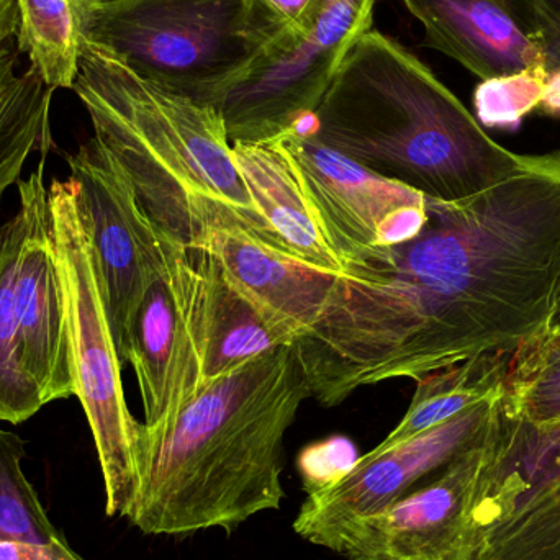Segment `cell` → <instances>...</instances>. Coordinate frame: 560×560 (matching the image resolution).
Wrapping results in <instances>:
<instances>
[{
    "label": "cell",
    "instance_id": "2e32d148",
    "mask_svg": "<svg viewBox=\"0 0 560 560\" xmlns=\"http://www.w3.org/2000/svg\"><path fill=\"white\" fill-rule=\"evenodd\" d=\"M199 248L207 249L226 279L295 341L315 325L339 276L299 261L243 230H213Z\"/></svg>",
    "mask_w": 560,
    "mask_h": 560
},
{
    "label": "cell",
    "instance_id": "44dd1931",
    "mask_svg": "<svg viewBox=\"0 0 560 560\" xmlns=\"http://www.w3.org/2000/svg\"><path fill=\"white\" fill-rule=\"evenodd\" d=\"M19 49L10 48L0 59V209L5 190L19 183L30 154L51 148L52 89L33 68L16 72Z\"/></svg>",
    "mask_w": 560,
    "mask_h": 560
},
{
    "label": "cell",
    "instance_id": "9a60e30c",
    "mask_svg": "<svg viewBox=\"0 0 560 560\" xmlns=\"http://www.w3.org/2000/svg\"><path fill=\"white\" fill-rule=\"evenodd\" d=\"M424 30L423 45L477 78L546 69L545 52L513 0H401Z\"/></svg>",
    "mask_w": 560,
    "mask_h": 560
},
{
    "label": "cell",
    "instance_id": "9c48e42d",
    "mask_svg": "<svg viewBox=\"0 0 560 560\" xmlns=\"http://www.w3.org/2000/svg\"><path fill=\"white\" fill-rule=\"evenodd\" d=\"M150 282L128 329L125 364L140 384L144 423L176 417L202 390L206 280L192 249L156 226Z\"/></svg>",
    "mask_w": 560,
    "mask_h": 560
},
{
    "label": "cell",
    "instance_id": "7c38bea8",
    "mask_svg": "<svg viewBox=\"0 0 560 560\" xmlns=\"http://www.w3.org/2000/svg\"><path fill=\"white\" fill-rule=\"evenodd\" d=\"M500 397L480 401L453 420L390 450L369 451L358 457L345 472L306 492L293 520V532L323 548L349 523L404 499L486 436L499 410Z\"/></svg>",
    "mask_w": 560,
    "mask_h": 560
},
{
    "label": "cell",
    "instance_id": "d4e9b609",
    "mask_svg": "<svg viewBox=\"0 0 560 560\" xmlns=\"http://www.w3.org/2000/svg\"><path fill=\"white\" fill-rule=\"evenodd\" d=\"M546 78V69H528L480 81L474 92L477 121L483 128L516 130L539 108Z\"/></svg>",
    "mask_w": 560,
    "mask_h": 560
},
{
    "label": "cell",
    "instance_id": "ffe728a7",
    "mask_svg": "<svg viewBox=\"0 0 560 560\" xmlns=\"http://www.w3.org/2000/svg\"><path fill=\"white\" fill-rule=\"evenodd\" d=\"M25 456L22 438L0 428V560H84L26 479Z\"/></svg>",
    "mask_w": 560,
    "mask_h": 560
},
{
    "label": "cell",
    "instance_id": "7402d4cb",
    "mask_svg": "<svg viewBox=\"0 0 560 560\" xmlns=\"http://www.w3.org/2000/svg\"><path fill=\"white\" fill-rule=\"evenodd\" d=\"M16 48L49 89H74L84 42L81 0H15Z\"/></svg>",
    "mask_w": 560,
    "mask_h": 560
},
{
    "label": "cell",
    "instance_id": "3957f363",
    "mask_svg": "<svg viewBox=\"0 0 560 560\" xmlns=\"http://www.w3.org/2000/svg\"><path fill=\"white\" fill-rule=\"evenodd\" d=\"M296 130L372 173L436 200L477 196L528 171L404 43L371 30L349 49Z\"/></svg>",
    "mask_w": 560,
    "mask_h": 560
},
{
    "label": "cell",
    "instance_id": "f1b7e54d",
    "mask_svg": "<svg viewBox=\"0 0 560 560\" xmlns=\"http://www.w3.org/2000/svg\"><path fill=\"white\" fill-rule=\"evenodd\" d=\"M539 110L549 117L560 118V68L548 71Z\"/></svg>",
    "mask_w": 560,
    "mask_h": 560
},
{
    "label": "cell",
    "instance_id": "d6986e66",
    "mask_svg": "<svg viewBox=\"0 0 560 560\" xmlns=\"http://www.w3.org/2000/svg\"><path fill=\"white\" fill-rule=\"evenodd\" d=\"M513 355L515 352L479 355L418 378L407 413L372 453L390 450L453 420L480 401L500 397Z\"/></svg>",
    "mask_w": 560,
    "mask_h": 560
},
{
    "label": "cell",
    "instance_id": "30bf717a",
    "mask_svg": "<svg viewBox=\"0 0 560 560\" xmlns=\"http://www.w3.org/2000/svg\"><path fill=\"white\" fill-rule=\"evenodd\" d=\"M278 140L289 154L313 217L342 265L415 238L428 197L385 179L300 130Z\"/></svg>",
    "mask_w": 560,
    "mask_h": 560
},
{
    "label": "cell",
    "instance_id": "f546056e",
    "mask_svg": "<svg viewBox=\"0 0 560 560\" xmlns=\"http://www.w3.org/2000/svg\"><path fill=\"white\" fill-rule=\"evenodd\" d=\"M520 349L532 355L560 354V323L552 325L541 338L535 339Z\"/></svg>",
    "mask_w": 560,
    "mask_h": 560
},
{
    "label": "cell",
    "instance_id": "83f0119b",
    "mask_svg": "<svg viewBox=\"0 0 560 560\" xmlns=\"http://www.w3.org/2000/svg\"><path fill=\"white\" fill-rule=\"evenodd\" d=\"M19 32V10L15 0H0V59L13 46Z\"/></svg>",
    "mask_w": 560,
    "mask_h": 560
},
{
    "label": "cell",
    "instance_id": "5b68a950",
    "mask_svg": "<svg viewBox=\"0 0 560 560\" xmlns=\"http://www.w3.org/2000/svg\"><path fill=\"white\" fill-rule=\"evenodd\" d=\"M285 26L256 0H115L84 10V36L138 75L219 108Z\"/></svg>",
    "mask_w": 560,
    "mask_h": 560
},
{
    "label": "cell",
    "instance_id": "4fadbf2b",
    "mask_svg": "<svg viewBox=\"0 0 560 560\" xmlns=\"http://www.w3.org/2000/svg\"><path fill=\"white\" fill-rule=\"evenodd\" d=\"M68 163L69 179L81 196L108 325L124 365L128 329L156 259V226L144 215L130 184L95 138L69 156Z\"/></svg>",
    "mask_w": 560,
    "mask_h": 560
},
{
    "label": "cell",
    "instance_id": "4316f807",
    "mask_svg": "<svg viewBox=\"0 0 560 560\" xmlns=\"http://www.w3.org/2000/svg\"><path fill=\"white\" fill-rule=\"evenodd\" d=\"M276 22L282 26H293L302 22L315 0H256Z\"/></svg>",
    "mask_w": 560,
    "mask_h": 560
},
{
    "label": "cell",
    "instance_id": "4dcf8cb0",
    "mask_svg": "<svg viewBox=\"0 0 560 560\" xmlns=\"http://www.w3.org/2000/svg\"><path fill=\"white\" fill-rule=\"evenodd\" d=\"M560 323V283L558 289V295H556L555 316H552V325Z\"/></svg>",
    "mask_w": 560,
    "mask_h": 560
},
{
    "label": "cell",
    "instance_id": "8992f818",
    "mask_svg": "<svg viewBox=\"0 0 560 560\" xmlns=\"http://www.w3.org/2000/svg\"><path fill=\"white\" fill-rule=\"evenodd\" d=\"M49 230L65 289L75 397L94 436L105 487V513L127 518L137 495L141 423L125 400L121 362L108 325L97 266L78 186L48 187Z\"/></svg>",
    "mask_w": 560,
    "mask_h": 560
},
{
    "label": "cell",
    "instance_id": "52a82bcc",
    "mask_svg": "<svg viewBox=\"0 0 560 560\" xmlns=\"http://www.w3.org/2000/svg\"><path fill=\"white\" fill-rule=\"evenodd\" d=\"M375 0H315L262 51L219 110L232 143H265L312 117L342 59L374 25Z\"/></svg>",
    "mask_w": 560,
    "mask_h": 560
},
{
    "label": "cell",
    "instance_id": "5bb4252c",
    "mask_svg": "<svg viewBox=\"0 0 560 560\" xmlns=\"http://www.w3.org/2000/svg\"><path fill=\"white\" fill-rule=\"evenodd\" d=\"M25 235L15 278L16 359L43 401L75 395L65 289L49 230L45 160L19 180Z\"/></svg>",
    "mask_w": 560,
    "mask_h": 560
},
{
    "label": "cell",
    "instance_id": "1f68e13d",
    "mask_svg": "<svg viewBox=\"0 0 560 560\" xmlns=\"http://www.w3.org/2000/svg\"><path fill=\"white\" fill-rule=\"evenodd\" d=\"M115 2V0H81L82 9H89V7L101 5V3Z\"/></svg>",
    "mask_w": 560,
    "mask_h": 560
},
{
    "label": "cell",
    "instance_id": "603a6c76",
    "mask_svg": "<svg viewBox=\"0 0 560 560\" xmlns=\"http://www.w3.org/2000/svg\"><path fill=\"white\" fill-rule=\"evenodd\" d=\"M25 235L22 210L0 226V421L20 424L38 413L39 388L16 359L15 278Z\"/></svg>",
    "mask_w": 560,
    "mask_h": 560
},
{
    "label": "cell",
    "instance_id": "484cf974",
    "mask_svg": "<svg viewBox=\"0 0 560 560\" xmlns=\"http://www.w3.org/2000/svg\"><path fill=\"white\" fill-rule=\"evenodd\" d=\"M533 38L545 52L546 68H560V0H513Z\"/></svg>",
    "mask_w": 560,
    "mask_h": 560
},
{
    "label": "cell",
    "instance_id": "7a4b0ae2",
    "mask_svg": "<svg viewBox=\"0 0 560 560\" xmlns=\"http://www.w3.org/2000/svg\"><path fill=\"white\" fill-rule=\"evenodd\" d=\"M312 397L296 342L203 387L176 417L141 423L127 520L150 536L236 532L285 499V434Z\"/></svg>",
    "mask_w": 560,
    "mask_h": 560
},
{
    "label": "cell",
    "instance_id": "cb8c5ba5",
    "mask_svg": "<svg viewBox=\"0 0 560 560\" xmlns=\"http://www.w3.org/2000/svg\"><path fill=\"white\" fill-rule=\"evenodd\" d=\"M500 410L526 423L560 421V354L532 355L518 349L503 385Z\"/></svg>",
    "mask_w": 560,
    "mask_h": 560
},
{
    "label": "cell",
    "instance_id": "8fae6325",
    "mask_svg": "<svg viewBox=\"0 0 560 560\" xmlns=\"http://www.w3.org/2000/svg\"><path fill=\"white\" fill-rule=\"evenodd\" d=\"M490 427L450 466L382 512L349 523L323 548L342 560H476L474 513L489 460Z\"/></svg>",
    "mask_w": 560,
    "mask_h": 560
},
{
    "label": "cell",
    "instance_id": "ac0fdd59",
    "mask_svg": "<svg viewBox=\"0 0 560 560\" xmlns=\"http://www.w3.org/2000/svg\"><path fill=\"white\" fill-rule=\"evenodd\" d=\"M206 280V355L202 388L252 359L295 339L271 322L252 300L246 299L223 275L217 259L207 249H192Z\"/></svg>",
    "mask_w": 560,
    "mask_h": 560
},
{
    "label": "cell",
    "instance_id": "6da1fadb",
    "mask_svg": "<svg viewBox=\"0 0 560 560\" xmlns=\"http://www.w3.org/2000/svg\"><path fill=\"white\" fill-rule=\"evenodd\" d=\"M560 283V151L460 200L428 197L415 238L348 262L299 339L312 397L512 354L552 326Z\"/></svg>",
    "mask_w": 560,
    "mask_h": 560
},
{
    "label": "cell",
    "instance_id": "ba28073f",
    "mask_svg": "<svg viewBox=\"0 0 560 560\" xmlns=\"http://www.w3.org/2000/svg\"><path fill=\"white\" fill-rule=\"evenodd\" d=\"M476 560H560V421L497 410L477 497Z\"/></svg>",
    "mask_w": 560,
    "mask_h": 560
},
{
    "label": "cell",
    "instance_id": "e0dca14e",
    "mask_svg": "<svg viewBox=\"0 0 560 560\" xmlns=\"http://www.w3.org/2000/svg\"><path fill=\"white\" fill-rule=\"evenodd\" d=\"M232 156L276 248L341 276L345 265L323 236L295 167L278 138L265 143H232Z\"/></svg>",
    "mask_w": 560,
    "mask_h": 560
},
{
    "label": "cell",
    "instance_id": "277c9868",
    "mask_svg": "<svg viewBox=\"0 0 560 560\" xmlns=\"http://www.w3.org/2000/svg\"><path fill=\"white\" fill-rule=\"evenodd\" d=\"M72 91L95 140L164 235L197 249L213 230L235 229L276 248L236 170L219 108L147 81L85 36Z\"/></svg>",
    "mask_w": 560,
    "mask_h": 560
}]
</instances>
